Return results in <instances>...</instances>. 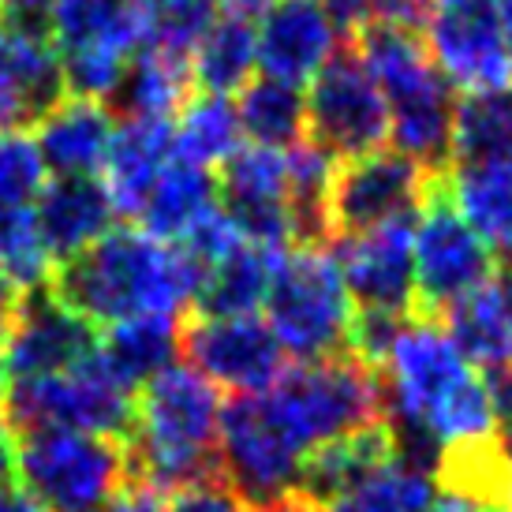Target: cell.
Listing matches in <instances>:
<instances>
[{"mask_svg": "<svg viewBox=\"0 0 512 512\" xmlns=\"http://www.w3.org/2000/svg\"><path fill=\"white\" fill-rule=\"evenodd\" d=\"M217 471L243 498L266 505L299 490L303 453L281 434L262 397H236L221 408Z\"/></svg>", "mask_w": 512, "mask_h": 512, "instance_id": "cell-13", "label": "cell"}, {"mask_svg": "<svg viewBox=\"0 0 512 512\" xmlns=\"http://www.w3.org/2000/svg\"><path fill=\"white\" fill-rule=\"evenodd\" d=\"M258 397L303 460L318 445L385 419L382 374L352 352L299 363Z\"/></svg>", "mask_w": 512, "mask_h": 512, "instance_id": "cell-5", "label": "cell"}, {"mask_svg": "<svg viewBox=\"0 0 512 512\" xmlns=\"http://www.w3.org/2000/svg\"><path fill=\"white\" fill-rule=\"evenodd\" d=\"M172 146L176 157L199 169H221L243 146V128L236 116V101L221 94H195L172 116Z\"/></svg>", "mask_w": 512, "mask_h": 512, "instance_id": "cell-32", "label": "cell"}, {"mask_svg": "<svg viewBox=\"0 0 512 512\" xmlns=\"http://www.w3.org/2000/svg\"><path fill=\"white\" fill-rule=\"evenodd\" d=\"M412 262L415 314L427 318H441L445 307L494 277V251L456 214L441 172L419 206V221H412Z\"/></svg>", "mask_w": 512, "mask_h": 512, "instance_id": "cell-10", "label": "cell"}, {"mask_svg": "<svg viewBox=\"0 0 512 512\" xmlns=\"http://www.w3.org/2000/svg\"><path fill=\"white\" fill-rule=\"evenodd\" d=\"M509 501H512V498H509Z\"/></svg>", "mask_w": 512, "mask_h": 512, "instance_id": "cell-54", "label": "cell"}, {"mask_svg": "<svg viewBox=\"0 0 512 512\" xmlns=\"http://www.w3.org/2000/svg\"><path fill=\"white\" fill-rule=\"evenodd\" d=\"M427 12H430V0H370V19H374V27L423 30Z\"/></svg>", "mask_w": 512, "mask_h": 512, "instance_id": "cell-39", "label": "cell"}, {"mask_svg": "<svg viewBox=\"0 0 512 512\" xmlns=\"http://www.w3.org/2000/svg\"><path fill=\"white\" fill-rule=\"evenodd\" d=\"M221 4H225V12H236V15L255 19V15H262L270 4H277V0H221Z\"/></svg>", "mask_w": 512, "mask_h": 512, "instance_id": "cell-48", "label": "cell"}, {"mask_svg": "<svg viewBox=\"0 0 512 512\" xmlns=\"http://www.w3.org/2000/svg\"><path fill=\"white\" fill-rule=\"evenodd\" d=\"M0 273L19 292H38L53 281V258L30 210H0Z\"/></svg>", "mask_w": 512, "mask_h": 512, "instance_id": "cell-35", "label": "cell"}, {"mask_svg": "<svg viewBox=\"0 0 512 512\" xmlns=\"http://www.w3.org/2000/svg\"><path fill=\"white\" fill-rule=\"evenodd\" d=\"M441 180L456 214L479 232L494 255L512 262V157L449 161Z\"/></svg>", "mask_w": 512, "mask_h": 512, "instance_id": "cell-23", "label": "cell"}, {"mask_svg": "<svg viewBox=\"0 0 512 512\" xmlns=\"http://www.w3.org/2000/svg\"><path fill=\"white\" fill-rule=\"evenodd\" d=\"M333 262L359 311L397 314V318L415 314L412 217L341 232Z\"/></svg>", "mask_w": 512, "mask_h": 512, "instance_id": "cell-16", "label": "cell"}, {"mask_svg": "<svg viewBox=\"0 0 512 512\" xmlns=\"http://www.w3.org/2000/svg\"><path fill=\"white\" fill-rule=\"evenodd\" d=\"M0 512H42V505L30 498L23 486H0Z\"/></svg>", "mask_w": 512, "mask_h": 512, "instance_id": "cell-46", "label": "cell"}, {"mask_svg": "<svg viewBox=\"0 0 512 512\" xmlns=\"http://www.w3.org/2000/svg\"><path fill=\"white\" fill-rule=\"evenodd\" d=\"M109 101H90L64 94L57 105H49L38 124V154L45 169L57 176H98L113 146L116 120Z\"/></svg>", "mask_w": 512, "mask_h": 512, "instance_id": "cell-21", "label": "cell"}, {"mask_svg": "<svg viewBox=\"0 0 512 512\" xmlns=\"http://www.w3.org/2000/svg\"><path fill=\"white\" fill-rule=\"evenodd\" d=\"M146 27V45L191 57L202 30L221 12V0H135Z\"/></svg>", "mask_w": 512, "mask_h": 512, "instance_id": "cell-36", "label": "cell"}, {"mask_svg": "<svg viewBox=\"0 0 512 512\" xmlns=\"http://www.w3.org/2000/svg\"><path fill=\"white\" fill-rule=\"evenodd\" d=\"M258 72L255 19L236 12H217L191 49V79L202 94H240Z\"/></svg>", "mask_w": 512, "mask_h": 512, "instance_id": "cell-30", "label": "cell"}, {"mask_svg": "<svg viewBox=\"0 0 512 512\" xmlns=\"http://www.w3.org/2000/svg\"><path fill=\"white\" fill-rule=\"evenodd\" d=\"M441 318H445V333L479 374L490 378V374L512 370V307L501 281L490 277L486 285L471 288L453 307H445Z\"/></svg>", "mask_w": 512, "mask_h": 512, "instance_id": "cell-25", "label": "cell"}, {"mask_svg": "<svg viewBox=\"0 0 512 512\" xmlns=\"http://www.w3.org/2000/svg\"><path fill=\"white\" fill-rule=\"evenodd\" d=\"M438 498V475L430 464L408 453H397L389 464L363 475L356 486L329 498L326 512H427Z\"/></svg>", "mask_w": 512, "mask_h": 512, "instance_id": "cell-31", "label": "cell"}, {"mask_svg": "<svg viewBox=\"0 0 512 512\" xmlns=\"http://www.w3.org/2000/svg\"><path fill=\"white\" fill-rule=\"evenodd\" d=\"M221 199H217V180L210 169L187 165V161H172L169 169L161 172V180L154 184L150 199L139 210V228L157 236L165 243H180L195 225H202L214 214Z\"/></svg>", "mask_w": 512, "mask_h": 512, "instance_id": "cell-29", "label": "cell"}, {"mask_svg": "<svg viewBox=\"0 0 512 512\" xmlns=\"http://www.w3.org/2000/svg\"><path fill=\"white\" fill-rule=\"evenodd\" d=\"M4 393H8V374H4V367H0V404H4Z\"/></svg>", "mask_w": 512, "mask_h": 512, "instance_id": "cell-52", "label": "cell"}, {"mask_svg": "<svg viewBox=\"0 0 512 512\" xmlns=\"http://www.w3.org/2000/svg\"><path fill=\"white\" fill-rule=\"evenodd\" d=\"M116 221V206L98 176H57L45 180L34 202V225L53 266L98 243Z\"/></svg>", "mask_w": 512, "mask_h": 512, "instance_id": "cell-20", "label": "cell"}, {"mask_svg": "<svg viewBox=\"0 0 512 512\" xmlns=\"http://www.w3.org/2000/svg\"><path fill=\"white\" fill-rule=\"evenodd\" d=\"M221 389L187 363H172L139 389L128 434V468L157 490L217 475Z\"/></svg>", "mask_w": 512, "mask_h": 512, "instance_id": "cell-3", "label": "cell"}, {"mask_svg": "<svg viewBox=\"0 0 512 512\" xmlns=\"http://www.w3.org/2000/svg\"><path fill=\"white\" fill-rule=\"evenodd\" d=\"M501 285H505V292H509V307H512V262H509V277H505Z\"/></svg>", "mask_w": 512, "mask_h": 512, "instance_id": "cell-53", "label": "cell"}, {"mask_svg": "<svg viewBox=\"0 0 512 512\" xmlns=\"http://www.w3.org/2000/svg\"><path fill=\"white\" fill-rule=\"evenodd\" d=\"M195 90L191 57L143 45L124 68V79L113 94V113L124 120H172Z\"/></svg>", "mask_w": 512, "mask_h": 512, "instance_id": "cell-27", "label": "cell"}, {"mask_svg": "<svg viewBox=\"0 0 512 512\" xmlns=\"http://www.w3.org/2000/svg\"><path fill=\"white\" fill-rule=\"evenodd\" d=\"M165 498H169L165 490L150 486L146 479L128 475L124 486L113 494V501L105 505V512H165Z\"/></svg>", "mask_w": 512, "mask_h": 512, "instance_id": "cell-40", "label": "cell"}, {"mask_svg": "<svg viewBox=\"0 0 512 512\" xmlns=\"http://www.w3.org/2000/svg\"><path fill=\"white\" fill-rule=\"evenodd\" d=\"M176 161L172 120H120L105 157V191L120 217H139L161 172Z\"/></svg>", "mask_w": 512, "mask_h": 512, "instance_id": "cell-22", "label": "cell"}, {"mask_svg": "<svg viewBox=\"0 0 512 512\" xmlns=\"http://www.w3.org/2000/svg\"><path fill=\"white\" fill-rule=\"evenodd\" d=\"M165 512H251L247 509V498H243L236 486H228L217 475H206V479H195V483L172 490L165 498Z\"/></svg>", "mask_w": 512, "mask_h": 512, "instance_id": "cell-38", "label": "cell"}, {"mask_svg": "<svg viewBox=\"0 0 512 512\" xmlns=\"http://www.w3.org/2000/svg\"><path fill=\"white\" fill-rule=\"evenodd\" d=\"M15 475L42 512H105L131 475L128 438L90 430H27L15 449Z\"/></svg>", "mask_w": 512, "mask_h": 512, "instance_id": "cell-6", "label": "cell"}, {"mask_svg": "<svg viewBox=\"0 0 512 512\" xmlns=\"http://www.w3.org/2000/svg\"><path fill=\"white\" fill-rule=\"evenodd\" d=\"M326 12L333 15V23L341 30L344 38H359L363 30L374 27L370 19V0H322Z\"/></svg>", "mask_w": 512, "mask_h": 512, "instance_id": "cell-41", "label": "cell"}, {"mask_svg": "<svg viewBox=\"0 0 512 512\" xmlns=\"http://www.w3.org/2000/svg\"><path fill=\"white\" fill-rule=\"evenodd\" d=\"M8 423L15 434L45 427L64 430H90L109 438H128L135 419V393L116 382L101 367L98 356L60 374L42 378H15L4 393Z\"/></svg>", "mask_w": 512, "mask_h": 512, "instance_id": "cell-9", "label": "cell"}, {"mask_svg": "<svg viewBox=\"0 0 512 512\" xmlns=\"http://www.w3.org/2000/svg\"><path fill=\"white\" fill-rule=\"evenodd\" d=\"M385 419L400 449L423 464L483 445L501 434V415L486 374L471 367L438 318L412 314L378 363Z\"/></svg>", "mask_w": 512, "mask_h": 512, "instance_id": "cell-1", "label": "cell"}, {"mask_svg": "<svg viewBox=\"0 0 512 512\" xmlns=\"http://www.w3.org/2000/svg\"><path fill=\"white\" fill-rule=\"evenodd\" d=\"M236 116H240L243 135L255 146L288 150L307 135V94L303 86L258 75L240 90Z\"/></svg>", "mask_w": 512, "mask_h": 512, "instance_id": "cell-33", "label": "cell"}, {"mask_svg": "<svg viewBox=\"0 0 512 512\" xmlns=\"http://www.w3.org/2000/svg\"><path fill=\"white\" fill-rule=\"evenodd\" d=\"M341 38L322 0H277L255 15L258 72L307 86L341 49Z\"/></svg>", "mask_w": 512, "mask_h": 512, "instance_id": "cell-19", "label": "cell"}, {"mask_svg": "<svg viewBox=\"0 0 512 512\" xmlns=\"http://www.w3.org/2000/svg\"><path fill=\"white\" fill-rule=\"evenodd\" d=\"M49 42L64 94L113 101L128 60L146 45V27L135 0H49Z\"/></svg>", "mask_w": 512, "mask_h": 512, "instance_id": "cell-8", "label": "cell"}, {"mask_svg": "<svg viewBox=\"0 0 512 512\" xmlns=\"http://www.w3.org/2000/svg\"><path fill=\"white\" fill-rule=\"evenodd\" d=\"M438 172H427L400 150H370L337 165L333 191H329V225L333 236L359 232L385 221L412 217L423 206Z\"/></svg>", "mask_w": 512, "mask_h": 512, "instance_id": "cell-14", "label": "cell"}, {"mask_svg": "<svg viewBox=\"0 0 512 512\" xmlns=\"http://www.w3.org/2000/svg\"><path fill=\"white\" fill-rule=\"evenodd\" d=\"M356 53L382 90L393 146L427 172L449 169L456 98L434 68L419 30L370 27L356 38Z\"/></svg>", "mask_w": 512, "mask_h": 512, "instance_id": "cell-4", "label": "cell"}, {"mask_svg": "<svg viewBox=\"0 0 512 512\" xmlns=\"http://www.w3.org/2000/svg\"><path fill=\"white\" fill-rule=\"evenodd\" d=\"M498 441H501V453H505V464L512 471V419L505 423V434H498Z\"/></svg>", "mask_w": 512, "mask_h": 512, "instance_id": "cell-50", "label": "cell"}, {"mask_svg": "<svg viewBox=\"0 0 512 512\" xmlns=\"http://www.w3.org/2000/svg\"><path fill=\"white\" fill-rule=\"evenodd\" d=\"M423 45L464 98L512 90V42L494 0H430Z\"/></svg>", "mask_w": 512, "mask_h": 512, "instance_id": "cell-11", "label": "cell"}, {"mask_svg": "<svg viewBox=\"0 0 512 512\" xmlns=\"http://www.w3.org/2000/svg\"><path fill=\"white\" fill-rule=\"evenodd\" d=\"M202 270L184 247L143 228H109L75 258L53 270L49 288L90 326H116L128 318H180L195 303Z\"/></svg>", "mask_w": 512, "mask_h": 512, "instance_id": "cell-2", "label": "cell"}, {"mask_svg": "<svg viewBox=\"0 0 512 512\" xmlns=\"http://www.w3.org/2000/svg\"><path fill=\"white\" fill-rule=\"evenodd\" d=\"M512 157V94H475L456 101L449 161Z\"/></svg>", "mask_w": 512, "mask_h": 512, "instance_id": "cell-34", "label": "cell"}, {"mask_svg": "<svg viewBox=\"0 0 512 512\" xmlns=\"http://www.w3.org/2000/svg\"><path fill=\"white\" fill-rule=\"evenodd\" d=\"M427 512H483V505H479V501H471V498H464V494H456V490H445V486H441L438 498L430 501Z\"/></svg>", "mask_w": 512, "mask_h": 512, "instance_id": "cell-47", "label": "cell"}, {"mask_svg": "<svg viewBox=\"0 0 512 512\" xmlns=\"http://www.w3.org/2000/svg\"><path fill=\"white\" fill-rule=\"evenodd\" d=\"M266 326L299 363L348 352L352 296L326 247H288L266 292Z\"/></svg>", "mask_w": 512, "mask_h": 512, "instance_id": "cell-7", "label": "cell"}, {"mask_svg": "<svg viewBox=\"0 0 512 512\" xmlns=\"http://www.w3.org/2000/svg\"><path fill=\"white\" fill-rule=\"evenodd\" d=\"M397 453H404L397 430L389 427V419H378L370 427H359L352 434H341V438L318 445L303 460L299 490L318 501V505H326L329 498H337L348 486H356L363 475L389 464Z\"/></svg>", "mask_w": 512, "mask_h": 512, "instance_id": "cell-24", "label": "cell"}, {"mask_svg": "<svg viewBox=\"0 0 512 512\" xmlns=\"http://www.w3.org/2000/svg\"><path fill=\"white\" fill-rule=\"evenodd\" d=\"M285 251L262 247V243H236L225 258H217L210 270H202L195 311L199 318H232V314H255L266 303L273 273Z\"/></svg>", "mask_w": 512, "mask_h": 512, "instance_id": "cell-26", "label": "cell"}, {"mask_svg": "<svg viewBox=\"0 0 512 512\" xmlns=\"http://www.w3.org/2000/svg\"><path fill=\"white\" fill-rule=\"evenodd\" d=\"M483 512H512V501H498V505H483Z\"/></svg>", "mask_w": 512, "mask_h": 512, "instance_id": "cell-51", "label": "cell"}, {"mask_svg": "<svg viewBox=\"0 0 512 512\" xmlns=\"http://www.w3.org/2000/svg\"><path fill=\"white\" fill-rule=\"evenodd\" d=\"M98 352V326L75 314L64 299L45 285L27 292L12 322V333L0 348V367L8 378H42L60 374Z\"/></svg>", "mask_w": 512, "mask_h": 512, "instance_id": "cell-17", "label": "cell"}, {"mask_svg": "<svg viewBox=\"0 0 512 512\" xmlns=\"http://www.w3.org/2000/svg\"><path fill=\"white\" fill-rule=\"evenodd\" d=\"M15 449H19V434L12 430V423H8V419H0V486L12 483Z\"/></svg>", "mask_w": 512, "mask_h": 512, "instance_id": "cell-44", "label": "cell"}, {"mask_svg": "<svg viewBox=\"0 0 512 512\" xmlns=\"http://www.w3.org/2000/svg\"><path fill=\"white\" fill-rule=\"evenodd\" d=\"M19 303H23V296H19V288L0 273V348H4V341H8V333H12V322L15 314H19Z\"/></svg>", "mask_w": 512, "mask_h": 512, "instance_id": "cell-43", "label": "cell"}, {"mask_svg": "<svg viewBox=\"0 0 512 512\" xmlns=\"http://www.w3.org/2000/svg\"><path fill=\"white\" fill-rule=\"evenodd\" d=\"M494 4H498L501 27H505V34H509V42H512V0H494Z\"/></svg>", "mask_w": 512, "mask_h": 512, "instance_id": "cell-49", "label": "cell"}, {"mask_svg": "<svg viewBox=\"0 0 512 512\" xmlns=\"http://www.w3.org/2000/svg\"><path fill=\"white\" fill-rule=\"evenodd\" d=\"M34 120H38V116H34V109L27 105V98L0 75V135L23 131L27 124H34Z\"/></svg>", "mask_w": 512, "mask_h": 512, "instance_id": "cell-42", "label": "cell"}, {"mask_svg": "<svg viewBox=\"0 0 512 512\" xmlns=\"http://www.w3.org/2000/svg\"><path fill=\"white\" fill-rule=\"evenodd\" d=\"M255 512H326V509H322V505H318L314 498H307L303 490H296V494H285V498L258 505Z\"/></svg>", "mask_w": 512, "mask_h": 512, "instance_id": "cell-45", "label": "cell"}, {"mask_svg": "<svg viewBox=\"0 0 512 512\" xmlns=\"http://www.w3.org/2000/svg\"><path fill=\"white\" fill-rule=\"evenodd\" d=\"M180 352L187 356V367H195L217 389H228L236 397L266 393L288 370L281 341L255 314L195 318L184 329Z\"/></svg>", "mask_w": 512, "mask_h": 512, "instance_id": "cell-15", "label": "cell"}, {"mask_svg": "<svg viewBox=\"0 0 512 512\" xmlns=\"http://www.w3.org/2000/svg\"><path fill=\"white\" fill-rule=\"evenodd\" d=\"M45 176L49 169L27 131L0 135V210H30L42 195Z\"/></svg>", "mask_w": 512, "mask_h": 512, "instance_id": "cell-37", "label": "cell"}, {"mask_svg": "<svg viewBox=\"0 0 512 512\" xmlns=\"http://www.w3.org/2000/svg\"><path fill=\"white\" fill-rule=\"evenodd\" d=\"M180 341H184L180 318L150 314V318H128V322L109 326L94 356L124 389L139 393L150 378H157L161 370H169L176 363Z\"/></svg>", "mask_w": 512, "mask_h": 512, "instance_id": "cell-28", "label": "cell"}, {"mask_svg": "<svg viewBox=\"0 0 512 512\" xmlns=\"http://www.w3.org/2000/svg\"><path fill=\"white\" fill-rule=\"evenodd\" d=\"M217 199L247 243H262L277 251H288V243H296L292 214H288L285 150L255 143L240 146L221 165Z\"/></svg>", "mask_w": 512, "mask_h": 512, "instance_id": "cell-18", "label": "cell"}, {"mask_svg": "<svg viewBox=\"0 0 512 512\" xmlns=\"http://www.w3.org/2000/svg\"><path fill=\"white\" fill-rule=\"evenodd\" d=\"M307 131V139L344 161L389 139V109L356 49H337L307 83Z\"/></svg>", "mask_w": 512, "mask_h": 512, "instance_id": "cell-12", "label": "cell"}]
</instances>
